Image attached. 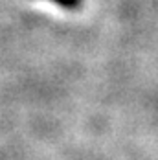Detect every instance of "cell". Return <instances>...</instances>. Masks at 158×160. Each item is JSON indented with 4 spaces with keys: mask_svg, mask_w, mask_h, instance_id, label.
Segmentation results:
<instances>
[{
    "mask_svg": "<svg viewBox=\"0 0 158 160\" xmlns=\"http://www.w3.org/2000/svg\"><path fill=\"white\" fill-rule=\"evenodd\" d=\"M55 4H59V6H63L66 9H77L79 6H81V0H53Z\"/></svg>",
    "mask_w": 158,
    "mask_h": 160,
    "instance_id": "1",
    "label": "cell"
}]
</instances>
